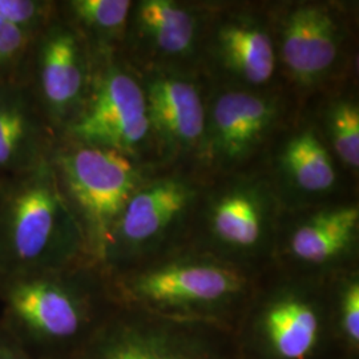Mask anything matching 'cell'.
Returning <instances> with one entry per match:
<instances>
[{"mask_svg": "<svg viewBox=\"0 0 359 359\" xmlns=\"http://www.w3.org/2000/svg\"><path fill=\"white\" fill-rule=\"evenodd\" d=\"M31 35L0 19V72L8 71L26 51Z\"/></svg>", "mask_w": 359, "mask_h": 359, "instance_id": "obj_22", "label": "cell"}, {"mask_svg": "<svg viewBox=\"0 0 359 359\" xmlns=\"http://www.w3.org/2000/svg\"><path fill=\"white\" fill-rule=\"evenodd\" d=\"M52 163L92 244L104 253L117 218L139 189L136 168L127 154L84 144L59 154Z\"/></svg>", "mask_w": 359, "mask_h": 359, "instance_id": "obj_2", "label": "cell"}, {"mask_svg": "<svg viewBox=\"0 0 359 359\" xmlns=\"http://www.w3.org/2000/svg\"><path fill=\"white\" fill-rule=\"evenodd\" d=\"M357 206L320 213L302 224L290 240L292 253L309 264H323L339 256L358 229Z\"/></svg>", "mask_w": 359, "mask_h": 359, "instance_id": "obj_14", "label": "cell"}, {"mask_svg": "<svg viewBox=\"0 0 359 359\" xmlns=\"http://www.w3.org/2000/svg\"><path fill=\"white\" fill-rule=\"evenodd\" d=\"M144 92L149 123L168 144L188 148L200 142L205 111L192 83L177 77H157Z\"/></svg>", "mask_w": 359, "mask_h": 359, "instance_id": "obj_9", "label": "cell"}, {"mask_svg": "<svg viewBox=\"0 0 359 359\" xmlns=\"http://www.w3.org/2000/svg\"><path fill=\"white\" fill-rule=\"evenodd\" d=\"M69 8L77 20L92 32L111 36L118 34L128 20V0H74Z\"/></svg>", "mask_w": 359, "mask_h": 359, "instance_id": "obj_19", "label": "cell"}, {"mask_svg": "<svg viewBox=\"0 0 359 359\" xmlns=\"http://www.w3.org/2000/svg\"><path fill=\"white\" fill-rule=\"evenodd\" d=\"M145 92L120 68H108L71 121L69 133L84 145L135 152L149 133Z\"/></svg>", "mask_w": 359, "mask_h": 359, "instance_id": "obj_3", "label": "cell"}, {"mask_svg": "<svg viewBox=\"0 0 359 359\" xmlns=\"http://www.w3.org/2000/svg\"><path fill=\"white\" fill-rule=\"evenodd\" d=\"M261 329L276 358L306 359L318 344L321 320L308 301L287 295L270 304Z\"/></svg>", "mask_w": 359, "mask_h": 359, "instance_id": "obj_13", "label": "cell"}, {"mask_svg": "<svg viewBox=\"0 0 359 359\" xmlns=\"http://www.w3.org/2000/svg\"><path fill=\"white\" fill-rule=\"evenodd\" d=\"M50 3L36 0H0V19L31 36L46 25Z\"/></svg>", "mask_w": 359, "mask_h": 359, "instance_id": "obj_21", "label": "cell"}, {"mask_svg": "<svg viewBox=\"0 0 359 359\" xmlns=\"http://www.w3.org/2000/svg\"><path fill=\"white\" fill-rule=\"evenodd\" d=\"M273 117V104L261 96L248 92L224 93L212 111L213 149L225 160L243 157L261 140Z\"/></svg>", "mask_w": 359, "mask_h": 359, "instance_id": "obj_12", "label": "cell"}, {"mask_svg": "<svg viewBox=\"0 0 359 359\" xmlns=\"http://www.w3.org/2000/svg\"><path fill=\"white\" fill-rule=\"evenodd\" d=\"M188 201L187 187L173 180L137 189L117 218L104 252L109 245L136 246L152 240L173 222Z\"/></svg>", "mask_w": 359, "mask_h": 359, "instance_id": "obj_11", "label": "cell"}, {"mask_svg": "<svg viewBox=\"0 0 359 359\" xmlns=\"http://www.w3.org/2000/svg\"><path fill=\"white\" fill-rule=\"evenodd\" d=\"M341 326L347 341L353 346L359 342V285L348 283L341 301Z\"/></svg>", "mask_w": 359, "mask_h": 359, "instance_id": "obj_23", "label": "cell"}, {"mask_svg": "<svg viewBox=\"0 0 359 359\" xmlns=\"http://www.w3.org/2000/svg\"><path fill=\"white\" fill-rule=\"evenodd\" d=\"M0 359H29L20 350L13 347L0 345Z\"/></svg>", "mask_w": 359, "mask_h": 359, "instance_id": "obj_24", "label": "cell"}, {"mask_svg": "<svg viewBox=\"0 0 359 359\" xmlns=\"http://www.w3.org/2000/svg\"><path fill=\"white\" fill-rule=\"evenodd\" d=\"M136 20L142 32L167 53H184L192 46L196 20L191 13L168 0H147L137 7Z\"/></svg>", "mask_w": 359, "mask_h": 359, "instance_id": "obj_16", "label": "cell"}, {"mask_svg": "<svg viewBox=\"0 0 359 359\" xmlns=\"http://www.w3.org/2000/svg\"><path fill=\"white\" fill-rule=\"evenodd\" d=\"M6 305L18 330L43 344L74 338L86 322L79 295L52 273L8 280Z\"/></svg>", "mask_w": 359, "mask_h": 359, "instance_id": "obj_4", "label": "cell"}, {"mask_svg": "<svg viewBox=\"0 0 359 359\" xmlns=\"http://www.w3.org/2000/svg\"><path fill=\"white\" fill-rule=\"evenodd\" d=\"M212 226L225 244L237 248L253 246L262 233L261 208L253 197L245 193H231L215 206Z\"/></svg>", "mask_w": 359, "mask_h": 359, "instance_id": "obj_18", "label": "cell"}, {"mask_svg": "<svg viewBox=\"0 0 359 359\" xmlns=\"http://www.w3.org/2000/svg\"><path fill=\"white\" fill-rule=\"evenodd\" d=\"M36 48L39 97L44 115L52 121L76 117L74 111L83 105L87 83L86 57L76 34L52 25L41 32Z\"/></svg>", "mask_w": 359, "mask_h": 359, "instance_id": "obj_6", "label": "cell"}, {"mask_svg": "<svg viewBox=\"0 0 359 359\" xmlns=\"http://www.w3.org/2000/svg\"><path fill=\"white\" fill-rule=\"evenodd\" d=\"M76 236V219L50 158L0 185V276L52 273Z\"/></svg>", "mask_w": 359, "mask_h": 359, "instance_id": "obj_1", "label": "cell"}, {"mask_svg": "<svg viewBox=\"0 0 359 359\" xmlns=\"http://www.w3.org/2000/svg\"><path fill=\"white\" fill-rule=\"evenodd\" d=\"M32 95L0 86V172L25 173L48 160V132Z\"/></svg>", "mask_w": 359, "mask_h": 359, "instance_id": "obj_7", "label": "cell"}, {"mask_svg": "<svg viewBox=\"0 0 359 359\" xmlns=\"http://www.w3.org/2000/svg\"><path fill=\"white\" fill-rule=\"evenodd\" d=\"M332 136L338 156L348 167L359 165V111L354 103H341L334 108Z\"/></svg>", "mask_w": 359, "mask_h": 359, "instance_id": "obj_20", "label": "cell"}, {"mask_svg": "<svg viewBox=\"0 0 359 359\" xmlns=\"http://www.w3.org/2000/svg\"><path fill=\"white\" fill-rule=\"evenodd\" d=\"M84 359H218L187 334L152 325H124L99 338Z\"/></svg>", "mask_w": 359, "mask_h": 359, "instance_id": "obj_10", "label": "cell"}, {"mask_svg": "<svg viewBox=\"0 0 359 359\" xmlns=\"http://www.w3.org/2000/svg\"><path fill=\"white\" fill-rule=\"evenodd\" d=\"M243 286L244 278L231 268L210 262H179L142 273L130 283V292L156 308H204L229 299Z\"/></svg>", "mask_w": 359, "mask_h": 359, "instance_id": "obj_5", "label": "cell"}, {"mask_svg": "<svg viewBox=\"0 0 359 359\" xmlns=\"http://www.w3.org/2000/svg\"><path fill=\"white\" fill-rule=\"evenodd\" d=\"M283 63L293 76L311 83L333 65L338 29L333 15L322 6H302L290 13L283 29Z\"/></svg>", "mask_w": 359, "mask_h": 359, "instance_id": "obj_8", "label": "cell"}, {"mask_svg": "<svg viewBox=\"0 0 359 359\" xmlns=\"http://www.w3.org/2000/svg\"><path fill=\"white\" fill-rule=\"evenodd\" d=\"M285 167L295 184L308 192H323L335 182L332 158L313 132L295 136L283 154Z\"/></svg>", "mask_w": 359, "mask_h": 359, "instance_id": "obj_17", "label": "cell"}, {"mask_svg": "<svg viewBox=\"0 0 359 359\" xmlns=\"http://www.w3.org/2000/svg\"><path fill=\"white\" fill-rule=\"evenodd\" d=\"M219 53L234 74L252 84L269 81L276 53L269 35L250 23H231L218 34Z\"/></svg>", "mask_w": 359, "mask_h": 359, "instance_id": "obj_15", "label": "cell"}]
</instances>
